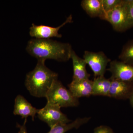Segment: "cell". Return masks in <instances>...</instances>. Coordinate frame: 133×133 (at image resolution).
<instances>
[{"instance_id":"cell-1","label":"cell","mask_w":133,"mask_h":133,"mask_svg":"<svg viewBox=\"0 0 133 133\" xmlns=\"http://www.w3.org/2000/svg\"><path fill=\"white\" fill-rule=\"evenodd\" d=\"M72 50L69 43L35 38L29 41L26 48L27 52L37 60L52 59L59 62H66L71 59Z\"/></svg>"},{"instance_id":"cell-2","label":"cell","mask_w":133,"mask_h":133,"mask_svg":"<svg viewBox=\"0 0 133 133\" xmlns=\"http://www.w3.org/2000/svg\"><path fill=\"white\" fill-rule=\"evenodd\" d=\"M45 61L37 60L35 69L26 75L25 86L30 94L37 97H45L58 74L48 68Z\"/></svg>"},{"instance_id":"cell-3","label":"cell","mask_w":133,"mask_h":133,"mask_svg":"<svg viewBox=\"0 0 133 133\" xmlns=\"http://www.w3.org/2000/svg\"><path fill=\"white\" fill-rule=\"evenodd\" d=\"M45 98L47 103L58 106L61 108L76 107L79 104L78 99L74 97L69 90L64 86L58 79L52 84Z\"/></svg>"},{"instance_id":"cell-4","label":"cell","mask_w":133,"mask_h":133,"mask_svg":"<svg viewBox=\"0 0 133 133\" xmlns=\"http://www.w3.org/2000/svg\"><path fill=\"white\" fill-rule=\"evenodd\" d=\"M105 21L109 22L115 31H125L133 27L129 17L126 1H123L113 9L106 13Z\"/></svg>"},{"instance_id":"cell-5","label":"cell","mask_w":133,"mask_h":133,"mask_svg":"<svg viewBox=\"0 0 133 133\" xmlns=\"http://www.w3.org/2000/svg\"><path fill=\"white\" fill-rule=\"evenodd\" d=\"M38 118L45 122L50 128L58 124H68L71 122L58 106L47 103L44 107L39 109Z\"/></svg>"},{"instance_id":"cell-6","label":"cell","mask_w":133,"mask_h":133,"mask_svg":"<svg viewBox=\"0 0 133 133\" xmlns=\"http://www.w3.org/2000/svg\"><path fill=\"white\" fill-rule=\"evenodd\" d=\"M83 58L90 66L95 77L104 76L107 66L111 62V59L101 51L95 52L85 51Z\"/></svg>"},{"instance_id":"cell-7","label":"cell","mask_w":133,"mask_h":133,"mask_svg":"<svg viewBox=\"0 0 133 133\" xmlns=\"http://www.w3.org/2000/svg\"><path fill=\"white\" fill-rule=\"evenodd\" d=\"M73 22L72 15H70L65 21L57 27L45 26V25H36L33 23L29 29V35L33 38L37 39H50L52 37L61 38L62 35L59 33L60 29L65 25Z\"/></svg>"},{"instance_id":"cell-8","label":"cell","mask_w":133,"mask_h":133,"mask_svg":"<svg viewBox=\"0 0 133 133\" xmlns=\"http://www.w3.org/2000/svg\"><path fill=\"white\" fill-rule=\"evenodd\" d=\"M111 74L110 79H116L133 84V66L120 61H111L107 69Z\"/></svg>"},{"instance_id":"cell-9","label":"cell","mask_w":133,"mask_h":133,"mask_svg":"<svg viewBox=\"0 0 133 133\" xmlns=\"http://www.w3.org/2000/svg\"><path fill=\"white\" fill-rule=\"evenodd\" d=\"M133 93L132 83L116 79L111 80L109 97L118 99H129Z\"/></svg>"},{"instance_id":"cell-10","label":"cell","mask_w":133,"mask_h":133,"mask_svg":"<svg viewBox=\"0 0 133 133\" xmlns=\"http://www.w3.org/2000/svg\"><path fill=\"white\" fill-rule=\"evenodd\" d=\"M69 90L75 98L87 97L92 95V81L90 79L72 80L68 85Z\"/></svg>"},{"instance_id":"cell-11","label":"cell","mask_w":133,"mask_h":133,"mask_svg":"<svg viewBox=\"0 0 133 133\" xmlns=\"http://www.w3.org/2000/svg\"><path fill=\"white\" fill-rule=\"evenodd\" d=\"M39 109L33 107L21 95H18L16 98L15 101L14 109V114L15 115H20L22 118L27 119L28 116L32 117L34 121L36 115L37 114Z\"/></svg>"},{"instance_id":"cell-12","label":"cell","mask_w":133,"mask_h":133,"mask_svg":"<svg viewBox=\"0 0 133 133\" xmlns=\"http://www.w3.org/2000/svg\"><path fill=\"white\" fill-rule=\"evenodd\" d=\"M71 59L73 65V75L72 80L89 79L90 74L86 69V63L84 58L79 57L74 50L72 51Z\"/></svg>"},{"instance_id":"cell-13","label":"cell","mask_w":133,"mask_h":133,"mask_svg":"<svg viewBox=\"0 0 133 133\" xmlns=\"http://www.w3.org/2000/svg\"><path fill=\"white\" fill-rule=\"evenodd\" d=\"M81 6L86 13L91 17H98L104 20L106 13L102 0H83Z\"/></svg>"},{"instance_id":"cell-14","label":"cell","mask_w":133,"mask_h":133,"mask_svg":"<svg viewBox=\"0 0 133 133\" xmlns=\"http://www.w3.org/2000/svg\"><path fill=\"white\" fill-rule=\"evenodd\" d=\"M111 80L104 76L96 77L92 81V95L109 97Z\"/></svg>"},{"instance_id":"cell-15","label":"cell","mask_w":133,"mask_h":133,"mask_svg":"<svg viewBox=\"0 0 133 133\" xmlns=\"http://www.w3.org/2000/svg\"><path fill=\"white\" fill-rule=\"evenodd\" d=\"M91 119V117L79 118L74 121L68 124H58L52 127L47 133H65L73 129L78 128L81 126L86 124Z\"/></svg>"},{"instance_id":"cell-16","label":"cell","mask_w":133,"mask_h":133,"mask_svg":"<svg viewBox=\"0 0 133 133\" xmlns=\"http://www.w3.org/2000/svg\"><path fill=\"white\" fill-rule=\"evenodd\" d=\"M119 58L121 62L133 66V40L124 45Z\"/></svg>"},{"instance_id":"cell-17","label":"cell","mask_w":133,"mask_h":133,"mask_svg":"<svg viewBox=\"0 0 133 133\" xmlns=\"http://www.w3.org/2000/svg\"><path fill=\"white\" fill-rule=\"evenodd\" d=\"M122 0H102V4L105 13L113 9L119 5Z\"/></svg>"},{"instance_id":"cell-18","label":"cell","mask_w":133,"mask_h":133,"mask_svg":"<svg viewBox=\"0 0 133 133\" xmlns=\"http://www.w3.org/2000/svg\"><path fill=\"white\" fill-rule=\"evenodd\" d=\"M94 133H115L111 128L107 126L101 125L94 129Z\"/></svg>"},{"instance_id":"cell-19","label":"cell","mask_w":133,"mask_h":133,"mask_svg":"<svg viewBox=\"0 0 133 133\" xmlns=\"http://www.w3.org/2000/svg\"><path fill=\"white\" fill-rule=\"evenodd\" d=\"M126 2L129 15L133 25V0H127Z\"/></svg>"},{"instance_id":"cell-20","label":"cell","mask_w":133,"mask_h":133,"mask_svg":"<svg viewBox=\"0 0 133 133\" xmlns=\"http://www.w3.org/2000/svg\"><path fill=\"white\" fill-rule=\"evenodd\" d=\"M27 119H25L24 124L22 125H20L19 124H17V126L20 129V130L18 133H28L26 129V124L27 122Z\"/></svg>"},{"instance_id":"cell-21","label":"cell","mask_w":133,"mask_h":133,"mask_svg":"<svg viewBox=\"0 0 133 133\" xmlns=\"http://www.w3.org/2000/svg\"><path fill=\"white\" fill-rule=\"evenodd\" d=\"M129 99L130 101V103L131 106L133 108V93L129 98Z\"/></svg>"}]
</instances>
